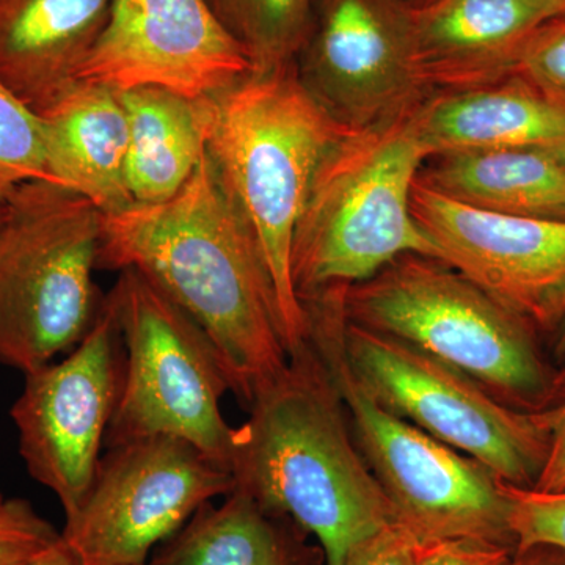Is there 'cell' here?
<instances>
[{
	"label": "cell",
	"instance_id": "obj_1",
	"mask_svg": "<svg viewBox=\"0 0 565 565\" xmlns=\"http://www.w3.org/2000/svg\"><path fill=\"white\" fill-rule=\"evenodd\" d=\"M99 267L139 270L191 316L245 411L288 364L273 282L207 152L172 199L104 215Z\"/></svg>",
	"mask_w": 565,
	"mask_h": 565
},
{
	"label": "cell",
	"instance_id": "obj_2",
	"mask_svg": "<svg viewBox=\"0 0 565 565\" xmlns=\"http://www.w3.org/2000/svg\"><path fill=\"white\" fill-rule=\"evenodd\" d=\"M233 427L234 489L313 535L323 564L393 525V509L353 440L348 408L315 344L289 356Z\"/></svg>",
	"mask_w": 565,
	"mask_h": 565
},
{
	"label": "cell",
	"instance_id": "obj_3",
	"mask_svg": "<svg viewBox=\"0 0 565 565\" xmlns=\"http://www.w3.org/2000/svg\"><path fill=\"white\" fill-rule=\"evenodd\" d=\"M348 129L303 87L294 65L248 74L214 96L207 156L262 255L289 356L310 343L292 280L294 237L319 166Z\"/></svg>",
	"mask_w": 565,
	"mask_h": 565
},
{
	"label": "cell",
	"instance_id": "obj_4",
	"mask_svg": "<svg viewBox=\"0 0 565 565\" xmlns=\"http://www.w3.org/2000/svg\"><path fill=\"white\" fill-rule=\"evenodd\" d=\"M414 107L348 129L323 158L294 237L300 302L367 280L408 253L440 262L412 212V192L427 161Z\"/></svg>",
	"mask_w": 565,
	"mask_h": 565
},
{
	"label": "cell",
	"instance_id": "obj_5",
	"mask_svg": "<svg viewBox=\"0 0 565 565\" xmlns=\"http://www.w3.org/2000/svg\"><path fill=\"white\" fill-rule=\"evenodd\" d=\"M334 291L345 321L455 367L505 405L541 412L552 399L556 371L537 332L448 264L408 253Z\"/></svg>",
	"mask_w": 565,
	"mask_h": 565
},
{
	"label": "cell",
	"instance_id": "obj_6",
	"mask_svg": "<svg viewBox=\"0 0 565 565\" xmlns=\"http://www.w3.org/2000/svg\"><path fill=\"white\" fill-rule=\"evenodd\" d=\"M0 363L31 373L68 353L92 329L104 297V214L51 181H32L2 203Z\"/></svg>",
	"mask_w": 565,
	"mask_h": 565
},
{
	"label": "cell",
	"instance_id": "obj_7",
	"mask_svg": "<svg viewBox=\"0 0 565 565\" xmlns=\"http://www.w3.org/2000/svg\"><path fill=\"white\" fill-rule=\"evenodd\" d=\"M333 319V308L316 310L310 341L332 371L353 440L392 505L394 525L418 544L482 541L515 550L500 479L382 407L349 370Z\"/></svg>",
	"mask_w": 565,
	"mask_h": 565
},
{
	"label": "cell",
	"instance_id": "obj_8",
	"mask_svg": "<svg viewBox=\"0 0 565 565\" xmlns=\"http://www.w3.org/2000/svg\"><path fill=\"white\" fill-rule=\"evenodd\" d=\"M106 299L126 352L104 445L172 437L228 468L233 427L221 401L230 384L210 337L139 270H120Z\"/></svg>",
	"mask_w": 565,
	"mask_h": 565
},
{
	"label": "cell",
	"instance_id": "obj_9",
	"mask_svg": "<svg viewBox=\"0 0 565 565\" xmlns=\"http://www.w3.org/2000/svg\"><path fill=\"white\" fill-rule=\"evenodd\" d=\"M330 299L345 363L382 407L478 460L505 484H535L548 451L537 412L505 405L455 367L345 321L337 291Z\"/></svg>",
	"mask_w": 565,
	"mask_h": 565
},
{
	"label": "cell",
	"instance_id": "obj_10",
	"mask_svg": "<svg viewBox=\"0 0 565 565\" xmlns=\"http://www.w3.org/2000/svg\"><path fill=\"white\" fill-rule=\"evenodd\" d=\"M233 490L228 468L188 441L151 437L111 446L62 539L81 565H147L202 505Z\"/></svg>",
	"mask_w": 565,
	"mask_h": 565
},
{
	"label": "cell",
	"instance_id": "obj_11",
	"mask_svg": "<svg viewBox=\"0 0 565 565\" xmlns=\"http://www.w3.org/2000/svg\"><path fill=\"white\" fill-rule=\"evenodd\" d=\"M121 338L109 302L76 348L58 363L25 373L11 407L29 475L61 501L65 520L93 484L120 394Z\"/></svg>",
	"mask_w": 565,
	"mask_h": 565
},
{
	"label": "cell",
	"instance_id": "obj_12",
	"mask_svg": "<svg viewBox=\"0 0 565 565\" xmlns=\"http://www.w3.org/2000/svg\"><path fill=\"white\" fill-rule=\"evenodd\" d=\"M294 66L349 129L390 120L430 95L416 74L412 9L403 0H318Z\"/></svg>",
	"mask_w": 565,
	"mask_h": 565
},
{
	"label": "cell",
	"instance_id": "obj_13",
	"mask_svg": "<svg viewBox=\"0 0 565 565\" xmlns=\"http://www.w3.org/2000/svg\"><path fill=\"white\" fill-rule=\"evenodd\" d=\"M412 212L441 263L552 334L565 310V221L476 210L416 181Z\"/></svg>",
	"mask_w": 565,
	"mask_h": 565
},
{
	"label": "cell",
	"instance_id": "obj_14",
	"mask_svg": "<svg viewBox=\"0 0 565 565\" xmlns=\"http://www.w3.org/2000/svg\"><path fill=\"white\" fill-rule=\"evenodd\" d=\"M248 74L247 54L207 0H115L76 81L118 92L158 87L207 99Z\"/></svg>",
	"mask_w": 565,
	"mask_h": 565
},
{
	"label": "cell",
	"instance_id": "obj_15",
	"mask_svg": "<svg viewBox=\"0 0 565 565\" xmlns=\"http://www.w3.org/2000/svg\"><path fill=\"white\" fill-rule=\"evenodd\" d=\"M555 17L546 0H434L412 10L418 79L429 93L503 81L515 74L533 33Z\"/></svg>",
	"mask_w": 565,
	"mask_h": 565
},
{
	"label": "cell",
	"instance_id": "obj_16",
	"mask_svg": "<svg viewBox=\"0 0 565 565\" xmlns=\"http://www.w3.org/2000/svg\"><path fill=\"white\" fill-rule=\"evenodd\" d=\"M36 114L47 180L84 196L104 215L132 206L126 180L128 118L117 90L76 81Z\"/></svg>",
	"mask_w": 565,
	"mask_h": 565
},
{
	"label": "cell",
	"instance_id": "obj_17",
	"mask_svg": "<svg viewBox=\"0 0 565 565\" xmlns=\"http://www.w3.org/2000/svg\"><path fill=\"white\" fill-rule=\"evenodd\" d=\"M414 125L427 159L565 143V109L519 74L481 87L430 93L414 107Z\"/></svg>",
	"mask_w": 565,
	"mask_h": 565
},
{
	"label": "cell",
	"instance_id": "obj_18",
	"mask_svg": "<svg viewBox=\"0 0 565 565\" xmlns=\"http://www.w3.org/2000/svg\"><path fill=\"white\" fill-rule=\"evenodd\" d=\"M115 0H0V79L33 110L73 82Z\"/></svg>",
	"mask_w": 565,
	"mask_h": 565
},
{
	"label": "cell",
	"instance_id": "obj_19",
	"mask_svg": "<svg viewBox=\"0 0 565 565\" xmlns=\"http://www.w3.org/2000/svg\"><path fill=\"white\" fill-rule=\"evenodd\" d=\"M117 93L128 118L129 193L134 203L166 202L191 180L207 152L214 98L191 99L158 87Z\"/></svg>",
	"mask_w": 565,
	"mask_h": 565
},
{
	"label": "cell",
	"instance_id": "obj_20",
	"mask_svg": "<svg viewBox=\"0 0 565 565\" xmlns=\"http://www.w3.org/2000/svg\"><path fill=\"white\" fill-rule=\"evenodd\" d=\"M416 181L476 210L565 221L557 148L455 152L427 159Z\"/></svg>",
	"mask_w": 565,
	"mask_h": 565
},
{
	"label": "cell",
	"instance_id": "obj_21",
	"mask_svg": "<svg viewBox=\"0 0 565 565\" xmlns=\"http://www.w3.org/2000/svg\"><path fill=\"white\" fill-rule=\"evenodd\" d=\"M288 516L234 489L206 503L152 553L151 565H319L322 550Z\"/></svg>",
	"mask_w": 565,
	"mask_h": 565
},
{
	"label": "cell",
	"instance_id": "obj_22",
	"mask_svg": "<svg viewBox=\"0 0 565 565\" xmlns=\"http://www.w3.org/2000/svg\"><path fill=\"white\" fill-rule=\"evenodd\" d=\"M243 46L252 74L289 68L302 50L318 0H207Z\"/></svg>",
	"mask_w": 565,
	"mask_h": 565
},
{
	"label": "cell",
	"instance_id": "obj_23",
	"mask_svg": "<svg viewBox=\"0 0 565 565\" xmlns=\"http://www.w3.org/2000/svg\"><path fill=\"white\" fill-rule=\"evenodd\" d=\"M50 181L39 114L0 79V203L32 181Z\"/></svg>",
	"mask_w": 565,
	"mask_h": 565
},
{
	"label": "cell",
	"instance_id": "obj_24",
	"mask_svg": "<svg viewBox=\"0 0 565 565\" xmlns=\"http://www.w3.org/2000/svg\"><path fill=\"white\" fill-rule=\"evenodd\" d=\"M501 489L508 500L515 552L545 545L565 553V487L545 492L501 481Z\"/></svg>",
	"mask_w": 565,
	"mask_h": 565
},
{
	"label": "cell",
	"instance_id": "obj_25",
	"mask_svg": "<svg viewBox=\"0 0 565 565\" xmlns=\"http://www.w3.org/2000/svg\"><path fill=\"white\" fill-rule=\"evenodd\" d=\"M515 74L565 109V14L550 18L533 33Z\"/></svg>",
	"mask_w": 565,
	"mask_h": 565
},
{
	"label": "cell",
	"instance_id": "obj_26",
	"mask_svg": "<svg viewBox=\"0 0 565 565\" xmlns=\"http://www.w3.org/2000/svg\"><path fill=\"white\" fill-rule=\"evenodd\" d=\"M61 537L31 501L13 498L0 504V565H29Z\"/></svg>",
	"mask_w": 565,
	"mask_h": 565
},
{
	"label": "cell",
	"instance_id": "obj_27",
	"mask_svg": "<svg viewBox=\"0 0 565 565\" xmlns=\"http://www.w3.org/2000/svg\"><path fill=\"white\" fill-rule=\"evenodd\" d=\"M537 415L548 434V451L533 489L552 492L565 487V363L556 371L552 399Z\"/></svg>",
	"mask_w": 565,
	"mask_h": 565
},
{
	"label": "cell",
	"instance_id": "obj_28",
	"mask_svg": "<svg viewBox=\"0 0 565 565\" xmlns=\"http://www.w3.org/2000/svg\"><path fill=\"white\" fill-rule=\"evenodd\" d=\"M418 565H515V550L482 541L418 544Z\"/></svg>",
	"mask_w": 565,
	"mask_h": 565
},
{
	"label": "cell",
	"instance_id": "obj_29",
	"mask_svg": "<svg viewBox=\"0 0 565 565\" xmlns=\"http://www.w3.org/2000/svg\"><path fill=\"white\" fill-rule=\"evenodd\" d=\"M343 565H418V542L393 523L353 548Z\"/></svg>",
	"mask_w": 565,
	"mask_h": 565
},
{
	"label": "cell",
	"instance_id": "obj_30",
	"mask_svg": "<svg viewBox=\"0 0 565 565\" xmlns=\"http://www.w3.org/2000/svg\"><path fill=\"white\" fill-rule=\"evenodd\" d=\"M515 565H565V553L553 546H533L515 552Z\"/></svg>",
	"mask_w": 565,
	"mask_h": 565
},
{
	"label": "cell",
	"instance_id": "obj_31",
	"mask_svg": "<svg viewBox=\"0 0 565 565\" xmlns=\"http://www.w3.org/2000/svg\"><path fill=\"white\" fill-rule=\"evenodd\" d=\"M29 565H81L77 561L76 555L71 552L66 542L63 539H58L51 548H47L43 555L36 557L33 563Z\"/></svg>",
	"mask_w": 565,
	"mask_h": 565
},
{
	"label": "cell",
	"instance_id": "obj_32",
	"mask_svg": "<svg viewBox=\"0 0 565 565\" xmlns=\"http://www.w3.org/2000/svg\"><path fill=\"white\" fill-rule=\"evenodd\" d=\"M555 341V351L557 355H565V310L563 316H561L559 322H557L556 329L553 330V333L550 334Z\"/></svg>",
	"mask_w": 565,
	"mask_h": 565
},
{
	"label": "cell",
	"instance_id": "obj_33",
	"mask_svg": "<svg viewBox=\"0 0 565 565\" xmlns=\"http://www.w3.org/2000/svg\"><path fill=\"white\" fill-rule=\"evenodd\" d=\"M546 2L555 11L556 17L565 14V0H546Z\"/></svg>",
	"mask_w": 565,
	"mask_h": 565
},
{
	"label": "cell",
	"instance_id": "obj_34",
	"mask_svg": "<svg viewBox=\"0 0 565 565\" xmlns=\"http://www.w3.org/2000/svg\"><path fill=\"white\" fill-rule=\"evenodd\" d=\"M403 2L408 7V9L416 10L422 9L424 6H429L434 0H403Z\"/></svg>",
	"mask_w": 565,
	"mask_h": 565
},
{
	"label": "cell",
	"instance_id": "obj_35",
	"mask_svg": "<svg viewBox=\"0 0 565 565\" xmlns=\"http://www.w3.org/2000/svg\"><path fill=\"white\" fill-rule=\"evenodd\" d=\"M557 154H559L561 162H563V169L565 173V143L563 147L557 148Z\"/></svg>",
	"mask_w": 565,
	"mask_h": 565
},
{
	"label": "cell",
	"instance_id": "obj_36",
	"mask_svg": "<svg viewBox=\"0 0 565 565\" xmlns=\"http://www.w3.org/2000/svg\"><path fill=\"white\" fill-rule=\"evenodd\" d=\"M2 210H3V206H2V203H0V218H2Z\"/></svg>",
	"mask_w": 565,
	"mask_h": 565
},
{
	"label": "cell",
	"instance_id": "obj_37",
	"mask_svg": "<svg viewBox=\"0 0 565 565\" xmlns=\"http://www.w3.org/2000/svg\"><path fill=\"white\" fill-rule=\"evenodd\" d=\"M3 501H6V500H3L2 494H0V504H2Z\"/></svg>",
	"mask_w": 565,
	"mask_h": 565
},
{
	"label": "cell",
	"instance_id": "obj_38",
	"mask_svg": "<svg viewBox=\"0 0 565 565\" xmlns=\"http://www.w3.org/2000/svg\"><path fill=\"white\" fill-rule=\"evenodd\" d=\"M147 565H151V564H147Z\"/></svg>",
	"mask_w": 565,
	"mask_h": 565
}]
</instances>
